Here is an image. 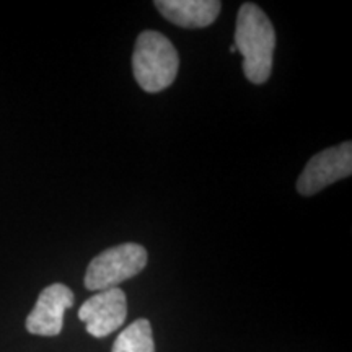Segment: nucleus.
<instances>
[{"mask_svg":"<svg viewBox=\"0 0 352 352\" xmlns=\"http://www.w3.org/2000/svg\"><path fill=\"white\" fill-rule=\"evenodd\" d=\"M157 10L182 28H206L219 16V0H157Z\"/></svg>","mask_w":352,"mask_h":352,"instance_id":"nucleus-7","label":"nucleus"},{"mask_svg":"<svg viewBox=\"0 0 352 352\" xmlns=\"http://www.w3.org/2000/svg\"><path fill=\"white\" fill-rule=\"evenodd\" d=\"M233 46L243 56V72L250 82L261 85L271 77L276 32L266 13L254 3L240 7Z\"/></svg>","mask_w":352,"mask_h":352,"instance_id":"nucleus-1","label":"nucleus"},{"mask_svg":"<svg viewBox=\"0 0 352 352\" xmlns=\"http://www.w3.org/2000/svg\"><path fill=\"white\" fill-rule=\"evenodd\" d=\"M179 57L176 47L158 32L140 33L132 54V70L140 88L148 94L165 90L178 76Z\"/></svg>","mask_w":352,"mask_h":352,"instance_id":"nucleus-2","label":"nucleus"},{"mask_svg":"<svg viewBox=\"0 0 352 352\" xmlns=\"http://www.w3.org/2000/svg\"><path fill=\"white\" fill-rule=\"evenodd\" d=\"M147 264V250L138 243H122L91 259L85 274L88 290H108L138 276Z\"/></svg>","mask_w":352,"mask_h":352,"instance_id":"nucleus-3","label":"nucleus"},{"mask_svg":"<svg viewBox=\"0 0 352 352\" xmlns=\"http://www.w3.org/2000/svg\"><path fill=\"white\" fill-rule=\"evenodd\" d=\"M352 173V144L342 142L336 147L316 153L308 162L297 179V191L302 196H314L329 184L344 179Z\"/></svg>","mask_w":352,"mask_h":352,"instance_id":"nucleus-4","label":"nucleus"},{"mask_svg":"<svg viewBox=\"0 0 352 352\" xmlns=\"http://www.w3.org/2000/svg\"><path fill=\"white\" fill-rule=\"evenodd\" d=\"M72 305L74 294L67 285L59 283L47 285L26 318V329L38 336H57L63 331L65 310Z\"/></svg>","mask_w":352,"mask_h":352,"instance_id":"nucleus-6","label":"nucleus"},{"mask_svg":"<svg viewBox=\"0 0 352 352\" xmlns=\"http://www.w3.org/2000/svg\"><path fill=\"white\" fill-rule=\"evenodd\" d=\"M111 352H155L151 321L140 318L118 334Z\"/></svg>","mask_w":352,"mask_h":352,"instance_id":"nucleus-8","label":"nucleus"},{"mask_svg":"<svg viewBox=\"0 0 352 352\" xmlns=\"http://www.w3.org/2000/svg\"><path fill=\"white\" fill-rule=\"evenodd\" d=\"M230 52H236V47L235 46H230Z\"/></svg>","mask_w":352,"mask_h":352,"instance_id":"nucleus-9","label":"nucleus"},{"mask_svg":"<svg viewBox=\"0 0 352 352\" xmlns=\"http://www.w3.org/2000/svg\"><path fill=\"white\" fill-rule=\"evenodd\" d=\"M127 316L126 294L113 287L91 296L78 308V320L94 338H107L124 324Z\"/></svg>","mask_w":352,"mask_h":352,"instance_id":"nucleus-5","label":"nucleus"}]
</instances>
